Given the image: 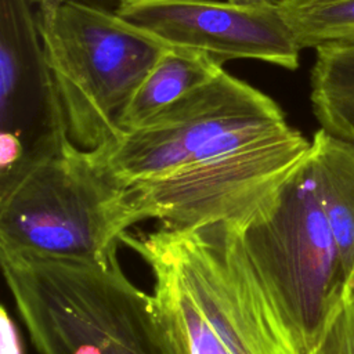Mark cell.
<instances>
[{"instance_id":"1","label":"cell","mask_w":354,"mask_h":354,"mask_svg":"<svg viewBox=\"0 0 354 354\" xmlns=\"http://www.w3.org/2000/svg\"><path fill=\"white\" fill-rule=\"evenodd\" d=\"M0 264L37 354H166L153 297L116 253L79 261L0 249Z\"/></svg>"},{"instance_id":"2","label":"cell","mask_w":354,"mask_h":354,"mask_svg":"<svg viewBox=\"0 0 354 354\" xmlns=\"http://www.w3.org/2000/svg\"><path fill=\"white\" fill-rule=\"evenodd\" d=\"M140 223L131 188L68 141L0 187V249L98 261Z\"/></svg>"},{"instance_id":"3","label":"cell","mask_w":354,"mask_h":354,"mask_svg":"<svg viewBox=\"0 0 354 354\" xmlns=\"http://www.w3.org/2000/svg\"><path fill=\"white\" fill-rule=\"evenodd\" d=\"M35 22L71 141L93 151L116 140L124 109L167 46L118 11L84 3L35 14Z\"/></svg>"},{"instance_id":"4","label":"cell","mask_w":354,"mask_h":354,"mask_svg":"<svg viewBox=\"0 0 354 354\" xmlns=\"http://www.w3.org/2000/svg\"><path fill=\"white\" fill-rule=\"evenodd\" d=\"M241 232L295 348L308 354L354 293L317 196L310 152L272 206Z\"/></svg>"},{"instance_id":"5","label":"cell","mask_w":354,"mask_h":354,"mask_svg":"<svg viewBox=\"0 0 354 354\" xmlns=\"http://www.w3.org/2000/svg\"><path fill=\"white\" fill-rule=\"evenodd\" d=\"M122 242L158 254L176 271L227 354H299L246 253L239 225L127 231Z\"/></svg>"},{"instance_id":"6","label":"cell","mask_w":354,"mask_h":354,"mask_svg":"<svg viewBox=\"0 0 354 354\" xmlns=\"http://www.w3.org/2000/svg\"><path fill=\"white\" fill-rule=\"evenodd\" d=\"M311 140L286 124L241 147L130 185L141 221L165 228L246 225L272 206L307 158Z\"/></svg>"},{"instance_id":"7","label":"cell","mask_w":354,"mask_h":354,"mask_svg":"<svg viewBox=\"0 0 354 354\" xmlns=\"http://www.w3.org/2000/svg\"><path fill=\"white\" fill-rule=\"evenodd\" d=\"M285 122L277 101L223 69L141 127L93 152L113 178L130 187L205 158L230 131Z\"/></svg>"},{"instance_id":"8","label":"cell","mask_w":354,"mask_h":354,"mask_svg":"<svg viewBox=\"0 0 354 354\" xmlns=\"http://www.w3.org/2000/svg\"><path fill=\"white\" fill-rule=\"evenodd\" d=\"M0 183L71 141L33 7L1 0Z\"/></svg>"},{"instance_id":"9","label":"cell","mask_w":354,"mask_h":354,"mask_svg":"<svg viewBox=\"0 0 354 354\" xmlns=\"http://www.w3.org/2000/svg\"><path fill=\"white\" fill-rule=\"evenodd\" d=\"M118 14L166 46L207 54L220 65L259 59L289 71L296 44L277 6L248 7L218 0H122Z\"/></svg>"},{"instance_id":"10","label":"cell","mask_w":354,"mask_h":354,"mask_svg":"<svg viewBox=\"0 0 354 354\" xmlns=\"http://www.w3.org/2000/svg\"><path fill=\"white\" fill-rule=\"evenodd\" d=\"M310 162L317 196L346 271H354V141L322 127L311 138Z\"/></svg>"},{"instance_id":"11","label":"cell","mask_w":354,"mask_h":354,"mask_svg":"<svg viewBox=\"0 0 354 354\" xmlns=\"http://www.w3.org/2000/svg\"><path fill=\"white\" fill-rule=\"evenodd\" d=\"M134 252L153 277V308L166 354H227L176 271L149 250Z\"/></svg>"},{"instance_id":"12","label":"cell","mask_w":354,"mask_h":354,"mask_svg":"<svg viewBox=\"0 0 354 354\" xmlns=\"http://www.w3.org/2000/svg\"><path fill=\"white\" fill-rule=\"evenodd\" d=\"M223 65L207 54L167 46L152 65L120 118V130L141 127L162 111L214 79Z\"/></svg>"},{"instance_id":"13","label":"cell","mask_w":354,"mask_h":354,"mask_svg":"<svg viewBox=\"0 0 354 354\" xmlns=\"http://www.w3.org/2000/svg\"><path fill=\"white\" fill-rule=\"evenodd\" d=\"M278 10L300 50L354 46V0H279Z\"/></svg>"},{"instance_id":"14","label":"cell","mask_w":354,"mask_h":354,"mask_svg":"<svg viewBox=\"0 0 354 354\" xmlns=\"http://www.w3.org/2000/svg\"><path fill=\"white\" fill-rule=\"evenodd\" d=\"M308 354H354V293L339 308Z\"/></svg>"},{"instance_id":"15","label":"cell","mask_w":354,"mask_h":354,"mask_svg":"<svg viewBox=\"0 0 354 354\" xmlns=\"http://www.w3.org/2000/svg\"><path fill=\"white\" fill-rule=\"evenodd\" d=\"M0 340H1V353L0 354H24V347L21 342L19 332L15 322L8 315L6 307L0 310Z\"/></svg>"},{"instance_id":"16","label":"cell","mask_w":354,"mask_h":354,"mask_svg":"<svg viewBox=\"0 0 354 354\" xmlns=\"http://www.w3.org/2000/svg\"><path fill=\"white\" fill-rule=\"evenodd\" d=\"M32 7L36 15H47L53 12L57 7L65 4V3H84L94 7H101L112 11H118L122 0H26Z\"/></svg>"},{"instance_id":"17","label":"cell","mask_w":354,"mask_h":354,"mask_svg":"<svg viewBox=\"0 0 354 354\" xmlns=\"http://www.w3.org/2000/svg\"><path fill=\"white\" fill-rule=\"evenodd\" d=\"M236 6H248V7H263V6H277L279 0H228Z\"/></svg>"},{"instance_id":"18","label":"cell","mask_w":354,"mask_h":354,"mask_svg":"<svg viewBox=\"0 0 354 354\" xmlns=\"http://www.w3.org/2000/svg\"><path fill=\"white\" fill-rule=\"evenodd\" d=\"M351 289L354 292V271H353V275H351Z\"/></svg>"}]
</instances>
